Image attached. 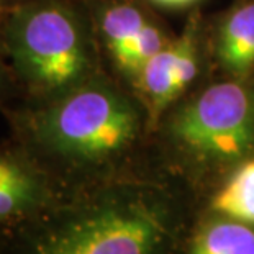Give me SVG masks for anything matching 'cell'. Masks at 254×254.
Here are the masks:
<instances>
[{
  "instance_id": "ba28073f",
  "label": "cell",
  "mask_w": 254,
  "mask_h": 254,
  "mask_svg": "<svg viewBox=\"0 0 254 254\" xmlns=\"http://www.w3.org/2000/svg\"><path fill=\"white\" fill-rule=\"evenodd\" d=\"M215 213L254 225V158L231 171L210 202Z\"/></svg>"
},
{
  "instance_id": "5b68a950",
  "label": "cell",
  "mask_w": 254,
  "mask_h": 254,
  "mask_svg": "<svg viewBox=\"0 0 254 254\" xmlns=\"http://www.w3.org/2000/svg\"><path fill=\"white\" fill-rule=\"evenodd\" d=\"M53 203L45 177L33 164L0 153V226H13Z\"/></svg>"
},
{
  "instance_id": "4fadbf2b",
  "label": "cell",
  "mask_w": 254,
  "mask_h": 254,
  "mask_svg": "<svg viewBox=\"0 0 254 254\" xmlns=\"http://www.w3.org/2000/svg\"><path fill=\"white\" fill-rule=\"evenodd\" d=\"M153 2L164 5V7H187V5L195 3L198 0H153Z\"/></svg>"
},
{
  "instance_id": "7c38bea8",
  "label": "cell",
  "mask_w": 254,
  "mask_h": 254,
  "mask_svg": "<svg viewBox=\"0 0 254 254\" xmlns=\"http://www.w3.org/2000/svg\"><path fill=\"white\" fill-rule=\"evenodd\" d=\"M177 51L172 64V94L174 99L181 95L184 89L195 79L197 75V41L193 28L186 30L179 40L176 41Z\"/></svg>"
},
{
  "instance_id": "277c9868",
  "label": "cell",
  "mask_w": 254,
  "mask_h": 254,
  "mask_svg": "<svg viewBox=\"0 0 254 254\" xmlns=\"http://www.w3.org/2000/svg\"><path fill=\"white\" fill-rule=\"evenodd\" d=\"M18 66L35 82L63 87L74 82L87 66V55L75 21L56 5L25 13L13 33Z\"/></svg>"
},
{
  "instance_id": "6da1fadb",
  "label": "cell",
  "mask_w": 254,
  "mask_h": 254,
  "mask_svg": "<svg viewBox=\"0 0 254 254\" xmlns=\"http://www.w3.org/2000/svg\"><path fill=\"white\" fill-rule=\"evenodd\" d=\"M190 231L164 192L120 184L0 226V254H184Z\"/></svg>"
},
{
  "instance_id": "52a82bcc",
  "label": "cell",
  "mask_w": 254,
  "mask_h": 254,
  "mask_svg": "<svg viewBox=\"0 0 254 254\" xmlns=\"http://www.w3.org/2000/svg\"><path fill=\"white\" fill-rule=\"evenodd\" d=\"M218 56L235 74H245L254 66V3H245L225 20L220 31Z\"/></svg>"
},
{
  "instance_id": "8992f818",
  "label": "cell",
  "mask_w": 254,
  "mask_h": 254,
  "mask_svg": "<svg viewBox=\"0 0 254 254\" xmlns=\"http://www.w3.org/2000/svg\"><path fill=\"white\" fill-rule=\"evenodd\" d=\"M184 254H254V225L212 212L192 228Z\"/></svg>"
},
{
  "instance_id": "9c48e42d",
  "label": "cell",
  "mask_w": 254,
  "mask_h": 254,
  "mask_svg": "<svg viewBox=\"0 0 254 254\" xmlns=\"http://www.w3.org/2000/svg\"><path fill=\"white\" fill-rule=\"evenodd\" d=\"M176 41L164 46L158 55L153 56L144 67L139 71V82L141 87L154 105V112L158 113L174 100L172 94V64L176 58Z\"/></svg>"
},
{
  "instance_id": "8fae6325",
  "label": "cell",
  "mask_w": 254,
  "mask_h": 254,
  "mask_svg": "<svg viewBox=\"0 0 254 254\" xmlns=\"http://www.w3.org/2000/svg\"><path fill=\"white\" fill-rule=\"evenodd\" d=\"M164 46V38L159 28H156L154 25L146 23L117 63L125 71L139 74V71L144 67V64L153 56L158 55Z\"/></svg>"
},
{
  "instance_id": "3957f363",
  "label": "cell",
  "mask_w": 254,
  "mask_h": 254,
  "mask_svg": "<svg viewBox=\"0 0 254 254\" xmlns=\"http://www.w3.org/2000/svg\"><path fill=\"white\" fill-rule=\"evenodd\" d=\"M167 136L198 172L235 169L254 158V92L240 82L210 85L176 113Z\"/></svg>"
},
{
  "instance_id": "7a4b0ae2",
  "label": "cell",
  "mask_w": 254,
  "mask_h": 254,
  "mask_svg": "<svg viewBox=\"0 0 254 254\" xmlns=\"http://www.w3.org/2000/svg\"><path fill=\"white\" fill-rule=\"evenodd\" d=\"M138 134L136 109L115 92L97 87L66 97L31 125V139L41 154L79 172H95L122 159Z\"/></svg>"
},
{
  "instance_id": "30bf717a",
  "label": "cell",
  "mask_w": 254,
  "mask_h": 254,
  "mask_svg": "<svg viewBox=\"0 0 254 254\" xmlns=\"http://www.w3.org/2000/svg\"><path fill=\"white\" fill-rule=\"evenodd\" d=\"M144 25L146 21L141 12L131 5H115L104 13L102 30H104L109 48L117 61L131 45Z\"/></svg>"
}]
</instances>
